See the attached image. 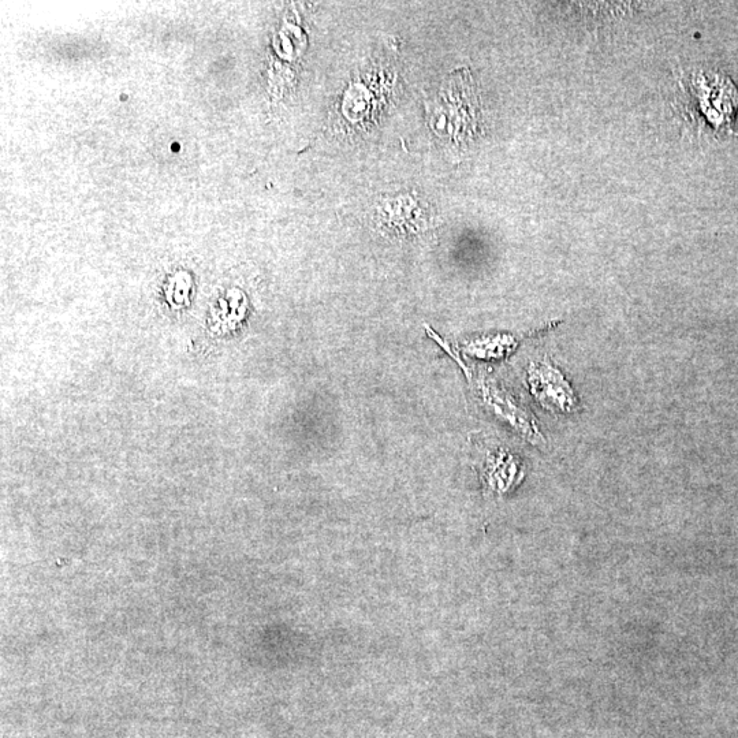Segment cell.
<instances>
[{
    "label": "cell",
    "mask_w": 738,
    "mask_h": 738,
    "mask_svg": "<svg viewBox=\"0 0 738 738\" xmlns=\"http://www.w3.org/2000/svg\"><path fill=\"white\" fill-rule=\"evenodd\" d=\"M533 393L547 408L559 410L569 409L573 405V395L564 378L549 365L536 367L531 371Z\"/></svg>",
    "instance_id": "obj_1"
}]
</instances>
